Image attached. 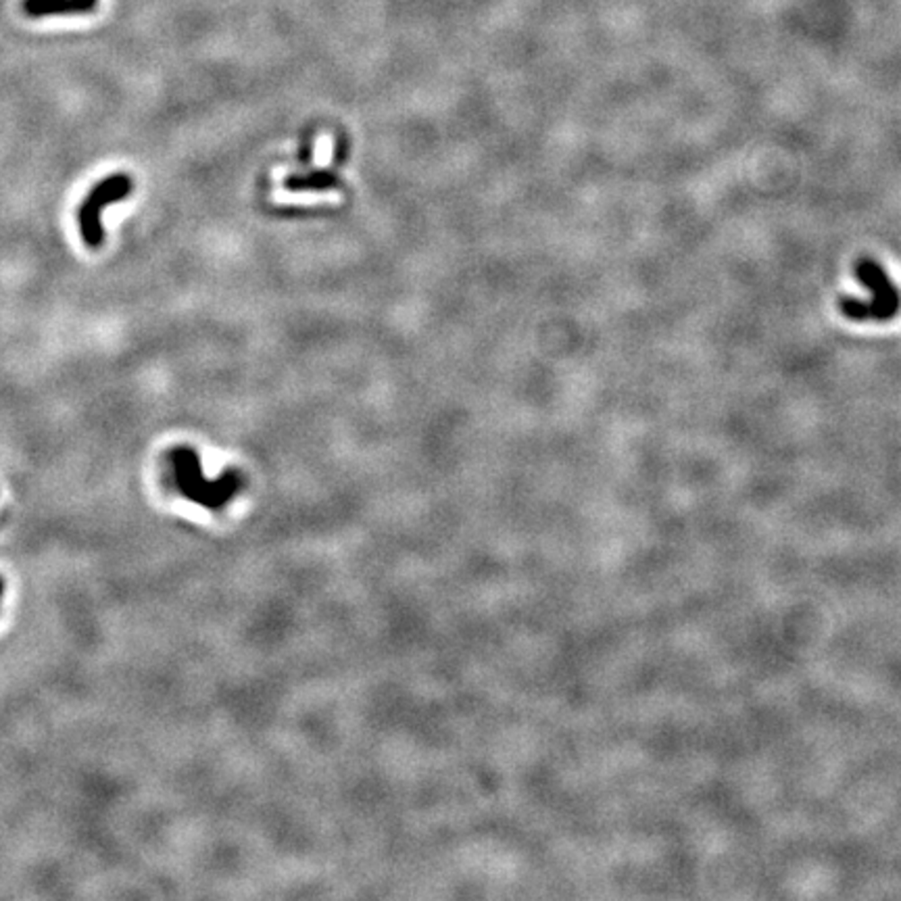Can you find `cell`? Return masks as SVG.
<instances>
[{
    "label": "cell",
    "instance_id": "6da1fadb",
    "mask_svg": "<svg viewBox=\"0 0 901 901\" xmlns=\"http://www.w3.org/2000/svg\"><path fill=\"white\" fill-rule=\"evenodd\" d=\"M855 278L871 292L868 299L841 297L839 309L852 322H889L901 309L899 289L879 261L871 257L855 264Z\"/></svg>",
    "mask_w": 901,
    "mask_h": 901
},
{
    "label": "cell",
    "instance_id": "7a4b0ae2",
    "mask_svg": "<svg viewBox=\"0 0 901 901\" xmlns=\"http://www.w3.org/2000/svg\"><path fill=\"white\" fill-rule=\"evenodd\" d=\"M171 463H174L176 484L182 490V495L190 497L196 503L217 507V505L226 503L240 487L238 476L234 472L223 474L220 481H207L201 470L199 455L188 446H178L171 453Z\"/></svg>",
    "mask_w": 901,
    "mask_h": 901
},
{
    "label": "cell",
    "instance_id": "3957f363",
    "mask_svg": "<svg viewBox=\"0 0 901 901\" xmlns=\"http://www.w3.org/2000/svg\"><path fill=\"white\" fill-rule=\"evenodd\" d=\"M134 184L126 174L108 176L91 190L78 211L80 234L91 248H99L105 242V228H102V211L108 204L124 201L132 193Z\"/></svg>",
    "mask_w": 901,
    "mask_h": 901
},
{
    "label": "cell",
    "instance_id": "277c9868",
    "mask_svg": "<svg viewBox=\"0 0 901 901\" xmlns=\"http://www.w3.org/2000/svg\"><path fill=\"white\" fill-rule=\"evenodd\" d=\"M99 0H23V11L30 17L72 15V13H91Z\"/></svg>",
    "mask_w": 901,
    "mask_h": 901
},
{
    "label": "cell",
    "instance_id": "5b68a950",
    "mask_svg": "<svg viewBox=\"0 0 901 901\" xmlns=\"http://www.w3.org/2000/svg\"><path fill=\"white\" fill-rule=\"evenodd\" d=\"M338 186V180L330 171H313L309 176H292L286 180L289 190H325Z\"/></svg>",
    "mask_w": 901,
    "mask_h": 901
},
{
    "label": "cell",
    "instance_id": "8992f818",
    "mask_svg": "<svg viewBox=\"0 0 901 901\" xmlns=\"http://www.w3.org/2000/svg\"><path fill=\"white\" fill-rule=\"evenodd\" d=\"M0 593H3V583H0Z\"/></svg>",
    "mask_w": 901,
    "mask_h": 901
}]
</instances>
